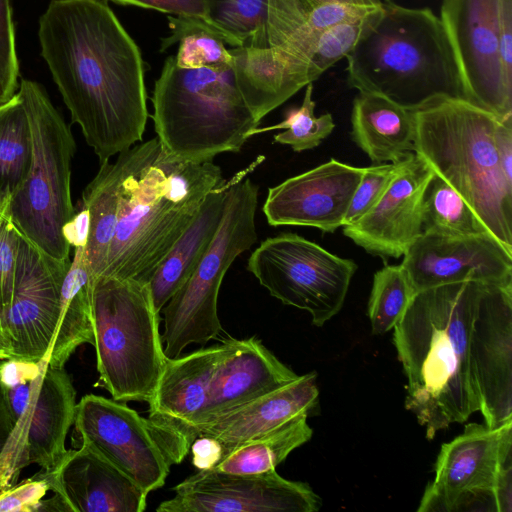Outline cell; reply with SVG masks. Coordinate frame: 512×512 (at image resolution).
Listing matches in <instances>:
<instances>
[{
  "mask_svg": "<svg viewBox=\"0 0 512 512\" xmlns=\"http://www.w3.org/2000/svg\"><path fill=\"white\" fill-rule=\"evenodd\" d=\"M71 260L54 259L22 234L19 240L14 287L3 331L11 358L47 360L56 334L60 296Z\"/></svg>",
  "mask_w": 512,
  "mask_h": 512,
  "instance_id": "2e32d148",
  "label": "cell"
},
{
  "mask_svg": "<svg viewBox=\"0 0 512 512\" xmlns=\"http://www.w3.org/2000/svg\"><path fill=\"white\" fill-rule=\"evenodd\" d=\"M307 417V414L299 415L241 443L212 469L233 474H260L276 469L293 450L312 437Z\"/></svg>",
  "mask_w": 512,
  "mask_h": 512,
  "instance_id": "4dcf8cb0",
  "label": "cell"
},
{
  "mask_svg": "<svg viewBox=\"0 0 512 512\" xmlns=\"http://www.w3.org/2000/svg\"><path fill=\"white\" fill-rule=\"evenodd\" d=\"M38 38L71 121L100 162L142 140L149 114L141 52L105 0H51Z\"/></svg>",
  "mask_w": 512,
  "mask_h": 512,
  "instance_id": "6da1fadb",
  "label": "cell"
},
{
  "mask_svg": "<svg viewBox=\"0 0 512 512\" xmlns=\"http://www.w3.org/2000/svg\"><path fill=\"white\" fill-rule=\"evenodd\" d=\"M171 35L162 40L161 51L180 42L175 57L181 68H219L232 65V56L225 43L206 29L197 26L191 17L168 16Z\"/></svg>",
  "mask_w": 512,
  "mask_h": 512,
  "instance_id": "d590c367",
  "label": "cell"
},
{
  "mask_svg": "<svg viewBox=\"0 0 512 512\" xmlns=\"http://www.w3.org/2000/svg\"><path fill=\"white\" fill-rule=\"evenodd\" d=\"M415 293L452 283H512V251L492 234L447 237L422 233L404 253Z\"/></svg>",
  "mask_w": 512,
  "mask_h": 512,
  "instance_id": "ac0fdd59",
  "label": "cell"
},
{
  "mask_svg": "<svg viewBox=\"0 0 512 512\" xmlns=\"http://www.w3.org/2000/svg\"><path fill=\"white\" fill-rule=\"evenodd\" d=\"M226 340L169 359L149 404V417L174 426L194 441Z\"/></svg>",
  "mask_w": 512,
  "mask_h": 512,
  "instance_id": "cb8c5ba5",
  "label": "cell"
},
{
  "mask_svg": "<svg viewBox=\"0 0 512 512\" xmlns=\"http://www.w3.org/2000/svg\"><path fill=\"white\" fill-rule=\"evenodd\" d=\"M500 118L464 99H440L414 111V150L512 251V182L497 151Z\"/></svg>",
  "mask_w": 512,
  "mask_h": 512,
  "instance_id": "5b68a950",
  "label": "cell"
},
{
  "mask_svg": "<svg viewBox=\"0 0 512 512\" xmlns=\"http://www.w3.org/2000/svg\"><path fill=\"white\" fill-rule=\"evenodd\" d=\"M415 291L402 264L388 265L373 277L368 302V317L372 334L392 330L404 316Z\"/></svg>",
  "mask_w": 512,
  "mask_h": 512,
  "instance_id": "e575fe53",
  "label": "cell"
},
{
  "mask_svg": "<svg viewBox=\"0 0 512 512\" xmlns=\"http://www.w3.org/2000/svg\"><path fill=\"white\" fill-rule=\"evenodd\" d=\"M32 136L20 93L0 106V211L24 183L32 162Z\"/></svg>",
  "mask_w": 512,
  "mask_h": 512,
  "instance_id": "1f68e13d",
  "label": "cell"
},
{
  "mask_svg": "<svg viewBox=\"0 0 512 512\" xmlns=\"http://www.w3.org/2000/svg\"><path fill=\"white\" fill-rule=\"evenodd\" d=\"M316 373L241 405L201 427L198 436H210L223 447V456L241 443L270 431L287 421L309 414L318 404Z\"/></svg>",
  "mask_w": 512,
  "mask_h": 512,
  "instance_id": "d4e9b609",
  "label": "cell"
},
{
  "mask_svg": "<svg viewBox=\"0 0 512 512\" xmlns=\"http://www.w3.org/2000/svg\"><path fill=\"white\" fill-rule=\"evenodd\" d=\"M269 0H206L208 30L232 48H264Z\"/></svg>",
  "mask_w": 512,
  "mask_h": 512,
  "instance_id": "d6a6232c",
  "label": "cell"
},
{
  "mask_svg": "<svg viewBox=\"0 0 512 512\" xmlns=\"http://www.w3.org/2000/svg\"><path fill=\"white\" fill-rule=\"evenodd\" d=\"M11 358V348L8 338L0 328V360Z\"/></svg>",
  "mask_w": 512,
  "mask_h": 512,
  "instance_id": "7dc6e473",
  "label": "cell"
},
{
  "mask_svg": "<svg viewBox=\"0 0 512 512\" xmlns=\"http://www.w3.org/2000/svg\"><path fill=\"white\" fill-rule=\"evenodd\" d=\"M299 377L282 363L260 339L226 340V350L214 376L205 410L193 430Z\"/></svg>",
  "mask_w": 512,
  "mask_h": 512,
  "instance_id": "7402d4cb",
  "label": "cell"
},
{
  "mask_svg": "<svg viewBox=\"0 0 512 512\" xmlns=\"http://www.w3.org/2000/svg\"><path fill=\"white\" fill-rule=\"evenodd\" d=\"M37 474L65 511L142 512L147 506L148 494L84 440L52 471Z\"/></svg>",
  "mask_w": 512,
  "mask_h": 512,
  "instance_id": "44dd1931",
  "label": "cell"
},
{
  "mask_svg": "<svg viewBox=\"0 0 512 512\" xmlns=\"http://www.w3.org/2000/svg\"><path fill=\"white\" fill-rule=\"evenodd\" d=\"M260 159L238 172L207 251L161 311L164 316L161 338L169 359L180 356L191 344L204 345L216 339L222 330L217 304L223 278L233 261L257 241L255 214L259 187L246 176Z\"/></svg>",
  "mask_w": 512,
  "mask_h": 512,
  "instance_id": "9c48e42d",
  "label": "cell"
},
{
  "mask_svg": "<svg viewBox=\"0 0 512 512\" xmlns=\"http://www.w3.org/2000/svg\"><path fill=\"white\" fill-rule=\"evenodd\" d=\"M364 170L330 159L269 188L264 215L272 226H307L332 233L343 226Z\"/></svg>",
  "mask_w": 512,
  "mask_h": 512,
  "instance_id": "d6986e66",
  "label": "cell"
},
{
  "mask_svg": "<svg viewBox=\"0 0 512 512\" xmlns=\"http://www.w3.org/2000/svg\"><path fill=\"white\" fill-rule=\"evenodd\" d=\"M469 361L485 425L497 428L512 420V283H480Z\"/></svg>",
  "mask_w": 512,
  "mask_h": 512,
  "instance_id": "e0dca14e",
  "label": "cell"
},
{
  "mask_svg": "<svg viewBox=\"0 0 512 512\" xmlns=\"http://www.w3.org/2000/svg\"><path fill=\"white\" fill-rule=\"evenodd\" d=\"M480 282L441 285L415 293L393 328L407 378L405 407L428 439L479 411L469 361V333Z\"/></svg>",
  "mask_w": 512,
  "mask_h": 512,
  "instance_id": "7a4b0ae2",
  "label": "cell"
},
{
  "mask_svg": "<svg viewBox=\"0 0 512 512\" xmlns=\"http://www.w3.org/2000/svg\"><path fill=\"white\" fill-rule=\"evenodd\" d=\"M75 431L146 494L161 488L192 440L180 429L143 417L125 402L86 394L76 405Z\"/></svg>",
  "mask_w": 512,
  "mask_h": 512,
  "instance_id": "8fae6325",
  "label": "cell"
},
{
  "mask_svg": "<svg viewBox=\"0 0 512 512\" xmlns=\"http://www.w3.org/2000/svg\"><path fill=\"white\" fill-rule=\"evenodd\" d=\"M151 101L157 138L176 160L203 163L239 152L260 124L238 89L232 65L181 68L170 56Z\"/></svg>",
  "mask_w": 512,
  "mask_h": 512,
  "instance_id": "8992f818",
  "label": "cell"
},
{
  "mask_svg": "<svg viewBox=\"0 0 512 512\" xmlns=\"http://www.w3.org/2000/svg\"><path fill=\"white\" fill-rule=\"evenodd\" d=\"M15 426L0 455V490L14 485L20 470L36 464L52 471L67 452L66 437L74 424L76 390L64 368L47 360L9 358L0 365Z\"/></svg>",
  "mask_w": 512,
  "mask_h": 512,
  "instance_id": "30bf717a",
  "label": "cell"
},
{
  "mask_svg": "<svg viewBox=\"0 0 512 512\" xmlns=\"http://www.w3.org/2000/svg\"><path fill=\"white\" fill-rule=\"evenodd\" d=\"M496 145L502 171L507 180L512 182V117L499 120Z\"/></svg>",
  "mask_w": 512,
  "mask_h": 512,
  "instance_id": "ee69618b",
  "label": "cell"
},
{
  "mask_svg": "<svg viewBox=\"0 0 512 512\" xmlns=\"http://www.w3.org/2000/svg\"><path fill=\"white\" fill-rule=\"evenodd\" d=\"M20 93L30 124L32 162L6 213L19 232L48 256L69 260L62 229L75 209L71 162L76 144L69 126L37 82L21 79Z\"/></svg>",
  "mask_w": 512,
  "mask_h": 512,
  "instance_id": "ba28073f",
  "label": "cell"
},
{
  "mask_svg": "<svg viewBox=\"0 0 512 512\" xmlns=\"http://www.w3.org/2000/svg\"><path fill=\"white\" fill-rule=\"evenodd\" d=\"M85 247H76L63 280L59 321L48 364L64 368L76 349L94 343L92 324V288L94 278L86 263Z\"/></svg>",
  "mask_w": 512,
  "mask_h": 512,
  "instance_id": "f1b7e54d",
  "label": "cell"
},
{
  "mask_svg": "<svg viewBox=\"0 0 512 512\" xmlns=\"http://www.w3.org/2000/svg\"><path fill=\"white\" fill-rule=\"evenodd\" d=\"M237 177L238 173L225 179L206 195L191 224L154 272L149 286L159 313L186 283L207 251L221 222L229 188Z\"/></svg>",
  "mask_w": 512,
  "mask_h": 512,
  "instance_id": "4316f807",
  "label": "cell"
},
{
  "mask_svg": "<svg viewBox=\"0 0 512 512\" xmlns=\"http://www.w3.org/2000/svg\"><path fill=\"white\" fill-rule=\"evenodd\" d=\"M512 460V420L497 428L469 423L441 446L435 479L418 512L496 511L495 488L501 467Z\"/></svg>",
  "mask_w": 512,
  "mask_h": 512,
  "instance_id": "5bb4252c",
  "label": "cell"
},
{
  "mask_svg": "<svg viewBox=\"0 0 512 512\" xmlns=\"http://www.w3.org/2000/svg\"><path fill=\"white\" fill-rule=\"evenodd\" d=\"M345 58L351 87L408 110L440 99L468 101L450 37L428 8L382 1Z\"/></svg>",
  "mask_w": 512,
  "mask_h": 512,
  "instance_id": "277c9868",
  "label": "cell"
},
{
  "mask_svg": "<svg viewBox=\"0 0 512 512\" xmlns=\"http://www.w3.org/2000/svg\"><path fill=\"white\" fill-rule=\"evenodd\" d=\"M400 163L401 159L394 163L374 164L365 168L350 201L343 226L354 224L374 208L397 175Z\"/></svg>",
  "mask_w": 512,
  "mask_h": 512,
  "instance_id": "74e56055",
  "label": "cell"
},
{
  "mask_svg": "<svg viewBox=\"0 0 512 512\" xmlns=\"http://www.w3.org/2000/svg\"><path fill=\"white\" fill-rule=\"evenodd\" d=\"M381 4L382 0H269L267 43L306 51L324 29L372 14Z\"/></svg>",
  "mask_w": 512,
  "mask_h": 512,
  "instance_id": "484cf974",
  "label": "cell"
},
{
  "mask_svg": "<svg viewBox=\"0 0 512 512\" xmlns=\"http://www.w3.org/2000/svg\"><path fill=\"white\" fill-rule=\"evenodd\" d=\"M351 126L353 141L374 164L397 162L414 150V111L385 97L359 92Z\"/></svg>",
  "mask_w": 512,
  "mask_h": 512,
  "instance_id": "83f0119b",
  "label": "cell"
},
{
  "mask_svg": "<svg viewBox=\"0 0 512 512\" xmlns=\"http://www.w3.org/2000/svg\"><path fill=\"white\" fill-rule=\"evenodd\" d=\"M149 283L101 275L92 324L99 385L120 402L149 403L168 358Z\"/></svg>",
  "mask_w": 512,
  "mask_h": 512,
  "instance_id": "52a82bcc",
  "label": "cell"
},
{
  "mask_svg": "<svg viewBox=\"0 0 512 512\" xmlns=\"http://www.w3.org/2000/svg\"><path fill=\"white\" fill-rule=\"evenodd\" d=\"M357 268L353 260L291 232L263 240L247 262L271 296L307 311L317 327L341 310Z\"/></svg>",
  "mask_w": 512,
  "mask_h": 512,
  "instance_id": "4fadbf2b",
  "label": "cell"
},
{
  "mask_svg": "<svg viewBox=\"0 0 512 512\" xmlns=\"http://www.w3.org/2000/svg\"><path fill=\"white\" fill-rule=\"evenodd\" d=\"M422 231L447 237L490 233L460 194L436 174L423 195Z\"/></svg>",
  "mask_w": 512,
  "mask_h": 512,
  "instance_id": "836d02e7",
  "label": "cell"
},
{
  "mask_svg": "<svg viewBox=\"0 0 512 512\" xmlns=\"http://www.w3.org/2000/svg\"><path fill=\"white\" fill-rule=\"evenodd\" d=\"M238 89L259 123L299 90L316 81L309 58L282 46L229 49Z\"/></svg>",
  "mask_w": 512,
  "mask_h": 512,
  "instance_id": "603a6c76",
  "label": "cell"
},
{
  "mask_svg": "<svg viewBox=\"0 0 512 512\" xmlns=\"http://www.w3.org/2000/svg\"><path fill=\"white\" fill-rule=\"evenodd\" d=\"M90 217L86 208L80 207L64 225L62 233L66 242L74 248L86 246L89 234Z\"/></svg>",
  "mask_w": 512,
  "mask_h": 512,
  "instance_id": "f6af8a7d",
  "label": "cell"
},
{
  "mask_svg": "<svg viewBox=\"0 0 512 512\" xmlns=\"http://www.w3.org/2000/svg\"><path fill=\"white\" fill-rule=\"evenodd\" d=\"M12 0H0V106L8 102L19 86Z\"/></svg>",
  "mask_w": 512,
  "mask_h": 512,
  "instance_id": "f35d334b",
  "label": "cell"
},
{
  "mask_svg": "<svg viewBox=\"0 0 512 512\" xmlns=\"http://www.w3.org/2000/svg\"><path fill=\"white\" fill-rule=\"evenodd\" d=\"M120 153L119 213L102 275L149 283L206 195L225 179L212 161L172 158L157 137Z\"/></svg>",
  "mask_w": 512,
  "mask_h": 512,
  "instance_id": "3957f363",
  "label": "cell"
},
{
  "mask_svg": "<svg viewBox=\"0 0 512 512\" xmlns=\"http://www.w3.org/2000/svg\"><path fill=\"white\" fill-rule=\"evenodd\" d=\"M192 463L198 470L212 469L223 457L221 443L210 436H198L191 444Z\"/></svg>",
  "mask_w": 512,
  "mask_h": 512,
  "instance_id": "7bdbcfd3",
  "label": "cell"
},
{
  "mask_svg": "<svg viewBox=\"0 0 512 512\" xmlns=\"http://www.w3.org/2000/svg\"><path fill=\"white\" fill-rule=\"evenodd\" d=\"M114 162H101L96 176L82 194L81 206L89 212L90 226L84 249L86 263L94 279L106 267L109 248L115 233L124 178L121 153Z\"/></svg>",
  "mask_w": 512,
  "mask_h": 512,
  "instance_id": "f546056e",
  "label": "cell"
},
{
  "mask_svg": "<svg viewBox=\"0 0 512 512\" xmlns=\"http://www.w3.org/2000/svg\"><path fill=\"white\" fill-rule=\"evenodd\" d=\"M48 491L47 482L36 474L19 484L0 490V512H39Z\"/></svg>",
  "mask_w": 512,
  "mask_h": 512,
  "instance_id": "60d3db41",
  "label": "cell"
},
{
  "mask_svg": "<svg viewBox=\"0 0 512 512\" xmlns=\"http://www.w3.org/2000/svg\"><path fill=\"white\" fill-rule=\"evenodd\" d=\"M433 171L416 153L409 152L380 201L343 234L367 253L399 258L423 233L424 191Z\"/></svg>",
  "mask_w": 512,
  "mask_h": 512,
  "instance_id": "ffe728a7",
  "label": "cell"
},
{
  "mask_svg": "<svg viewBox=\"0 0 512 512\" xmlns=\"http://www.w3.org/2000/svg\"><path fill=\"white\" fill-rule=\"evenodd\" d=\"M157 512H316L322 500L305 482L280 476L198 470L172 489Z\"/></svg>",
  "mask_w": 512,
  "mask_h": 512,
  "instance_id": "9a60e30c",
  "label": "cell"
},
{
  "mask_svg": "<svg viewBox=\"0 0 512 512\" xmlns=\"http://www.w3.org/2000/svg\"><path fill=\"white\" fill-rule=\"evenodd\" d=\"M440 19L468 101L500 119L512 117V0H443Z\"/></svg>",
  "mask_w": 512,
  "mask_h": 512,
  "instance_id": "7c38bea8",
  "label": "cell"
},
{
  "mask_svg": "<svg viewBox=\"0 0 512 512\" xmlns=\"http://www.w3.org/2000/svg\"><path fill=\"white\" fill-rule=\"evenodd\" d=\"M20 237L21 233L8 214L0 211V328L2 330L13 293Z\"/></svg>",
  "mask_w": 512,
  "mask_h": 512,
  "instance_id": "ab89813d",
  "label": "cell"
},
{
  "mask_svg": "<svg viewBox=\"0 0 512 512\" xmlns=\"http://www.w3.org/2000/svg\"><path fill=\"white\" fill-rule=\"evenodd\" d=\"M121 5L153 9L175 16L205 18L206 0H109Z\"/></svg>",
  "mask_w": 512,
  "mask_h": 512,
  "instance_id": "b9f144b4",
  "label": "cell"
},
{
  "mask_svg": "<svg viewBox=\"0 0 512 512\" xmlns=\"http://www.w3.org/2000/svg\"><path fill=\"white\" fill-rule=\"evenodd\" d=\"M313 84L305 89L302 104L286 112L285 119L269 127L256 128L252 136L276 129H285L284 132L273 136L274 142L291 146L293 151L302 152L314 149L327 138L335 128L330 113L319 117L314 114L315 102L312 98Z\"/></svg>",
  "mask_w": 512,
  "mask_h": 512,
  "instance_id": "8d00e7d4",
  "label": "cell"
},
{
  "mask_svg": "<svg viewBox=\"0 0 512 512\" xmlns=\"http://www.w3.org/2000/svg\"><path fill=\"white\" fill-rule=\"evenodd\" d=\"M15 422L7 403L5 391L0 381V455L13 432Z\"/></svg>",
  "mask_w": 512,
  "mask_h": 512,
  "instance_id": "bcb514c9",
  "label": "cell"
}]
</instances>
